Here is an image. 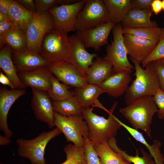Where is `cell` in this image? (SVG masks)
Here are the masks:
<instances>
[{
    "label": "cell",
    "instance_id": "7c38bea8",
    "mask_svg": "<svg viewBox=\"0 0 164 164\" xmlns=\"http://www.w3.org/2000/svg\"><path fill=\"white\" fill-rule=\"evenodd\" d=\"M48 66L52 74L59 80L69 86L78 88L89 84L78 70L68 61L51 63Z\"/></svg>",
    "mask_w": 164,
    "mask_h": 164
},
{
    "label": "cell",
    "instance_id": "d590c367",
    "mask_svg": "<svg viewBox=\"0 0 164 164\" xmlns=\"http://www.w3.org/2000/svg\"><path fill=\"white\" fill-rule=\"evenodd\" d=\"M153 96L158 108L157 113L158 117L160 119L164 120V91L159 89Z\"/></svg>",
    "mask_w": 164,
    "mask_h": 164
},
{
    "label": "cell",
    "instance_id": "f5cc1de1",
    "mask_svg": "<svg viewBox=\"0 0 164 164\" xmlns=\"http://www.w3.org/2000/svg\"><path fill=\"white\" fill-rule=\"evenodd\" d=\"M0 164H5L3 163H0Z\"/></svg>",
    "mask_w": 164,
    "mask_h": 164
},
{
    "label": "cell",
    "instance_id": "52a82bcc",
    "mask_svg": "<svg viewBox=\"0 0 164 164\" xmlns=\"http://www.w3.org/2000/svg\"><path fill=\"white\" fill-rule=\"evenodd\" d=\"M68 37L64 32L53 29L44 37L40 54L50 63L68 61Z\"/></svg>",
    "mask_w": 164,
    "mask_h": 164
},
{
    "label": "cell",
    "instance_id": "4dcf8cb0",
    "mask_svg": "<svg viewBox=\"0 0 164 164\" xmlns=\"http://www.w3.org/2000/svg\"><path fill=\"white\" fill-rule=\"evenodd\" d=\"M52 87L47 92L50 98L53 101L64 100L74 96L73 91L70 90L69 86L61 83L53 75L51 77Z\"/></svg>",
    "mask_w": 164,
    "mask_h": 164
},
{
    "label": "cell",
    "instance_id": "c3c4849f",
    "mask_svg": "<svg viewBox=\"0 0 164 164\" xmlns=\"http://www.w3.org/2000/svg\"><path fill=\"white\" fill-rule=\"evenodd\" d=\"M70 164H80L79 163L76 161H73Z\"/></svg>",
    "mask_w": 164,
    "mask_h": 164
},
{
    "label": "cell",
    "instance_id": "9a60e30c",
    "mask_svg": "<svg viewBox=\"0 0 164 164\" xmlns=\"http://www.w3.org/2000/svg\"><path fill=\"white\" fill-rule=\"evenodd\" d=\"M123 39L128 54L140 63L148 56L158 43L128 34H123Z\"/></svg>",
    "mask_w": 164,
    "mask_h": 164
},
{
    "label": "cell",
    "instance_id": "b9f144b4",
    "mask_svg": "<svg viewBox=\"0 0 164 164\" xmlns=\"http://www.w3.org/2000/svg\"><path fill=\"white\" fill-rule=\"evenodd\" d=\"M0 82L4 85L8 86L12 89H16L9 79L3 73L1 70L0 72Z\"/></svg>",
    "mask_w": 164,
    "mask_h": 164
},
{
    "label": "cell",
    "instance_id": "ffe728a7",
    "mask_svg": "<svg viewBox=\"0 0 164 164\" xmlns=\"http://www.w3.org/2000/svg\"><path fill=\"white\" fill-rule=\"evenodd\" d=\"M12 57L16 68L21 72L47 66L50 63L41 54L27 50L21 53H13Z\"/></svg>",
    "mask_w": 164,
    "mask_h": 164
},
{
    "label": "cell",
    "instance_id": "277c9868",
    "mask_svg": "<svg viewBox=\"0 0 164 164\" xmlns=\"http://www.w3.org/2000/svg\"><path fill=\"white\" fill-rule=\"evenodd\" d=\"M61 132L57 127L43 132L30 139L19 138L16 141L18 155L28 159L32 164H46L44 157L46 147L49 142Z\"/></svg>",
    "mask_w": 164,
    "mask_h": 164
},
{
    "label": "cell",
    "instance_id": "8fae6325",
    "mask_svg": "<svg viewBox=\"0 0 164 164\" xmlns=\"http://www.w3.org/2000/svg\"><path fill=\"white\" fill-rule=\"evenodd\" d=\"M68 62L74 66L85 77V73L92 64L94 59L98 57L95 53H91L77 34L68 37Z\"/></svg>",
    "mask_w": 164,
    "mask_h": 164
},
{
    "label": "cell",
    "instance_id": "d4e9b609",
    "mask_svg": "<svg viewBox=\"0 0 164 164\" xmlns=\"http://www.w3.org/2000/svg\"><path fill=\"white\" fill-rule=\"evenodd\" d=\"M117 120L121 126L126 129L136 141L141 143L146 147L156 164H164V156L162 153L160 149L161 143L159 140L154 139L152 144L150 145L147 142L142 133L126 125L117 118Z\"/></svg>",
    "mask_w": 164,
    "mask_h": 164
},
{
    "label": "cell",
    "instance_id": "7a4b0ae2",
    "mask_svg": "<svg viewBox=\"0 0 164 164\" xmlns=\"http://www.w3.org/2000/svg\"><path fill=\"white\" fill-rule=\"evenodd\" d=\"M157 110L153 96L138 98L126 107L120 108L119 110L132 128L137 130H142L151 138L153 118Z\"/></svg>",
    "mask_w": 164,
    "mask_h": 164
},
{
    "label": "cell",
    "instance_id": "5bb4252c",
    "mask_svg": "<svg viewBox=\"0 0 164 164\" xmlns=\"http://www.w3.org/2000/svg\"><path fill=\"white\" fill-rule=\"evenodd\" d=\"M115 25L109 21L92 29L77 31L76 34L86 48H92L99 50L101 46L108 45V36Z\"/></svg>",
    "mask_w": 164,
    "mask_h": 164
},
{
    "label": "cell",
    "instance_id": "74e56055",
    "mask_svg": "<svg viewBox=\"0 0 164 164\" xmlns=\"http://www.w3.org/2000/svg\"><path fill=\"white\" fill-rule=\"evenodd\" d=\"M152 62L159 78L160 89L164 91V64L160 60Z\"/></svg>",
    "mask_w": 164,
    "mask_h": 164
},
{
    "label": "cell",
    "instance_id": "484cf974",
    "mask_svg": "<svg viewBox=\"0 0 164 164\" xmlns=\"http://www.w3.org/2000/svg\"><path fill=\"white\" fill-rule=\"evenodd\" d=\"M35 13L26 9L17 0H10L9 17L15 25L25 33Z\"/></svg>",
    "mask_w": 164,
    "mask_h": 164
},
{
    "label": "cell",
    "instance_id": "f907efd6",
    "mask_svg": "<svg viewBox=\"0 0 164 164\" xmlns=\"http://www.w3.org/2000/svg\"><path fill=\"white\" fill-rule=\"evenodd\" d=\"M160 61L164 64V58L160 60Z\"/></svg>",
    "mask_w": 164,
    "mask_h": 164
},
{
    "label": "cell",
    "instance_id": "3957f363",
    "mask_svg": "<svg viewBox=\"0 0 164 164\" xmlns=\"http://www.w3.org/2000/svg\"><path fill=\"white\" fill-rule=\"evenodd\" d=\"M134 63L135 77L125 93L126 105L134 100L145 96H153L160 88L159 78L152 62L147 64L144 69L140 63L130 57Z\"/></svg>",
    "mask_w": 164,
    "mask_h": 164
},
{
    "label": "cell",
    "instance_id": "6da1fadb",
    "mask_svg": "<svg viewBox=\"0 0 164 164\" xmlns=\"http://www.w3.org/2000/svg\"><path fill=\"white\" fill-rule=\"evenodd\" d=\"M118 102H115L109 110V117L106 118L93 112V107L82 108V112L88 128V139L93 146L106 143L110 139L115 138L121 126L113 113Z\"/></svg>",
    "mask_w": 164,
    "mask_h": 164
},
{
    "label": "cell",
    "instance_id": "8992f818",
    "mask_svg": "<svg viewBox=\"0 0 164 164\" xmlns=\"http://www.w3.org/2000/svg\"><path fill=\"white\" fill-rule=\"evenodd\" d=\"M110 21L107 8L102 0H86L85 5L76 17V30L92 29Z\"/></svg>",
    "mask_w": 164,
    "mask_h": 164
},
{
    "label": "cell",
    "instance_id": "ac0fdd59",
    "mask_svg": "<svg viewBox=\"0 0 164 164\" xmlns=\"http://www.w3.org/2000/svg\"><path fill=\"white\" fill-rule=\"evenodd\" d=\"M114 73L111 61L105 56L97 57L87 70L85 77L89 84L99 85Z\"/></svg>",
    "mask_w": 164,
    "mask_h": 164
},
{
    "label": "cell",
    "instance_id": "1f68e13d",
    "mask_svg": "<svg viewBox=\"0 0 164 164\" xmlns=\"http://www.w3.org/2000/svg\"><path fill=\"white\" fill-rule=\"evenodd\" d=\"M163 28L158 27L137 29L122 28L123 34H128L134 36L158 43Z\"/></svg>",
    "mask_w": 164,
    "mask_h": 164
},
{
    "label": "cell",
    "instance_id": "e0dca14e",
    "mask_svg": "<svg viewBox=\"0 0 164 164\" xmlns=\"http://www.w3.org/2000/svg\"><path fill=\"white\" fill-rule=\"evenodd\" d=\"M26 93V91L23 89H0V129L5 136L9 138L12 135L13 133L9 129L8 125V114L14 103Z\"/></svg>",
    "mask_w": 164,
    "mask_h": 164
},
{
    "label": "cell",
    "instance_id": "ba28073f",
    "mask_svg": "<svg viewBox=\"0 0 164 164\" xmlns=\"http://www.w3.org/2000/svg\"><path fill=\"white\" fill-rule=\"evenodd\" d=\"M54 29L53 18L48 12H36L26 31L27 50L40 54L42 42L45 35Z\"/></svg>",
    "mask_w": 164,
    "mask_h": 164
},
{
    "label": "cell",
    "instance_id": "f1b7e54d",
    "mask_svg": "<svg viewBox=\"0 0 164 164\" xmlns=\"http://www.w3.org/2000/svg\"><path fill=\"white\" fill-rule=\"evenodd\" d=\"M54 111L64 116L82 114V108L77 99L73 97L61 101L52 102Z\"/></svg>",
    "mask_w": 164,
    "mask_h": 164
},
{
    "label": "cell",
    "instance_id": "7402d4cb",
    "mask_svg": "<svg viewBox=\"0 0 164 164\" xmlns=\"http://www.w3.org/2000/svg\"><path fill=\"white\" fill-rule=\"evenodd\" d=\"M152 12V10L132 8L122 22V27L134 29L158 27L156 21L150 19Z\"/></svg>",
    "mask_w": 164,
    "mask_h": 164
},
{
    "label": "cell",
    "instance_id": "f546056e",
    "mask_svg": "<svg viewBox=\"0 0 164 164\" xmlns=\"http://www.w3.org/2000/svg\"><path fill=\"white\" fill-rule=\"evenodd\" d=\"M93 146L101 164H119L126 159L121 154L114 151L107 143Z\"/></svg>",
    "mask_w": 164,
    "mask_h": 164
},
{
    "label": "cell",
    "instance_id": "f35d334b",
    "mask_svg": "<svg viewBox=\"0 0 164 164\" xmlns=\"http://www.w3.org/2000/svg\"><path fill=\"white\" fill-rule=\"evenodd\" d=\"M15 25L14 22L9 18L0 22V38L2 37L10 31Z\"/></svg>",
    "mask_w": 164,
    "mask_h": 164
},
{
    "label": "cell",
    "instance_id": "ee69618b",
    "mask_svg": "<svg viewBox=\"0 0 164 164\" xmlns=\"http://www.w3.org/2000/svg\"><path fill=\"white\" fill-rule=\"evenodd\" d=\"M66 160L60 164H70L73 161H76L78 162L77 157L74 155L69 153H66Z\"/></svg>",
    "mask_w": 164,
    "mask_h": 164
},
{
    "label": "cell",
    "instance_id": "5b68a950",
    "mask_svg": "<svg viewBox=\"0 0 164 164\" xmlns=\"http://www.w3.org/2000/svg\"><path fill=\"white\" fill-rule=\"evenodd\" d=\"M54 116L55 126L64 134L67 141L84 147L85 140L88 138L89 131L82 114L66 117L54 112Z\"/></svg>",
    "mask_w": 164,
    "mask_h": 164
},
{
    "label": "cell",
    "instance_id": "836d02e7",
    "mask_svg": "<svg viewBox=\"0 0 164 164\" xmlns=\"http://www.w3.org/2000/svg\"><path fill=\"white\" fill-rule=\"evenodd\" d=\"M78 1L73 0H35L34 2L36 12H48L51 8L55 6L69 4Z\"/></svg>",
    "mask_w": 164,
    "mask_h": 164
},
{
    "label": "cell",
    "instance_id": "4fadbf2b",
    "mask_svg": "<svg viewBox=\"0 0 164 164\" xmlns=\"http://www.w3.org/2000/svg\"><path fill=\"white\" fill-rule=\"evenodd\" d=\"M31 105L36 119L51 128L55 126L54 111L52 102L47 92L32 88Z\"/></svg>",
    "mask_w": 164,
    "mask_h": 164
},
{
    "label": "cell",
    "instance_id": "d6986e66",
    "mask_svg": "<svg viewBox=\"0 0 164 164\" xmlns=\"http://www.w3.org/2000/svg\"><path fill=\"white\" fill-rule=\"evenodd\" d=\"M131 80V73L121 72L114 73L99 86L110 96L117 97L125 93Z\"/></svg>",
    "mask_w": 164,
    "mask_h": 164
},
{
    "label": "cell",
    "instance_id": "7bdbcfd3",
    "mask_svg": "<svg viewBox=\"0 0 164 164\" xmlns=\"http://www.w3.org/2000/svg\"><path fill=\"white\" fill-rule=\"evenodd\" d=\"M152 12L156 15H158L162 10V1L160 0H153L151 4Z\"/></svg>",
    "mask_w": 164,
    "mask_h": 164
},
{
    "label": "cell",
    "instance_id": "83f0119b",
    "mask_svg": "<svg viewBox=\"0 0 164 164\" xmlns=\"http://www.w3.org/2000/svg\"><path fill=\"white\" fill-rule=\"evenodd\" d=\"M109 146L115 152L121 154L124 158L133 164H156L152 156L143 149L140 148L142 156H140L137 152L135 156L131 155L125 151L119 148L117 144V140L114 138L110 139L108 142Z\"/></svg>",
    "mask_w": 164,
    "mask_h": 164
},
{
    "label": "cell",
    "instance_id": "4316f807",
    "mask_svg": "<svg viewBox=\"0 0 164 164\" xmlns=\"http://www.w3.org/2000/svg\"><path fill=\"white\" fill-rule=\"evenodd\" d=\"M107 8L110 21L115 24L122 22L132 9L131 0H103Z\"/></svg>",
    "mask_w": 164,
    "mask_h": 164
},
{
    "label": "cell",
    "instance_id": "681fc988",
    "mask_svg": "<svg viewBox=\"0 0 164 164\" xmlns=\"http://www.w3.org/2000/svg\"><path fill=\"white\" fill-rule=\"evenodd\" d=\"M162 9L164 11V0H163L162 1Z\"/></svg>",
    "mask_w": 164,
    "mask_h": 164
},
{
    "label": "cell",
    "instance_id": "8d00e7d4",
    "mask_svg": "<svg viewBox=\"0 0 164 164\" xmlns=\"http://www.w3.org/2000/svg\"><path fill=\"white\" fill-rule=\"evenodd\" d=\"M153 0H131L132 8L140 10H152L151 4Z\"/></svg>",
    "mask_w": 164,
    "mask_h": 164
},
{
    "label": "cell",
    "instance_id": "603a6c76",
    "mask_svg": "<svg viewBox=\"0 0 164 164\" xmlns=\"http://www.w3.org/2000/svg\"><path fill=\"white\" fill-rule=\"evenodd\" d=\"M12 53L6 45L2 49L0 52V67L16 89H23L26 87L17 73V70L12 57Z\"/></svg>",
    "mask_w": 164,
    "mask_h": 164
},
{
    "label": "cell",
    "instance_id": "2e32d148",
    "mask_svg": "<svg viewBox=\"0 0 164 164\" xmlns=\"http://www.w3.org/2000/svg\"><path fill=\"white\" fill-rule=\"evenodd\" d=\"M53 75L47 66L29 71L20 72L19 76L26 87H29L48 92L51 88V79Z\"/></svg>",
    "mask_w": 164,
    "mask_h": 164
},
{
    "label": "cell",
    "instance_id": "f6af8a7d",
    "mask_svg": "<svg viewBox=\"0 0 164 164\" xmlns=\"http://www.w3.org/2000/svg\"><path fill=\"white\" fill-rule=\"evenodd\" d=\"M11 143L10 138L4 136L0 135V145L1 146L7 145Z\"/></svg>",
    "mask_w": 164,
    "mask_h": 164
},
{
    "label": "cell",
    "instance_id": "cb8c5ba5",
    "mask_svg": "<svg viewBox=\"0 0 164 164\" xmlns=\"http://www.w3.org/2000/svg\"><path fill=\"white\" fill-rule=\"evenodd\" d=\"M0 47L6 44L13 53L27 51V41L25 32L15 25L4 36L0 38Z\"/></svg>",
    "mask_w": 164,
    "mask_h": 164
},
{
    "label": "cell",
    "instance_id": "816d5d0a",
    "mask_svg": "<svg viewBox=\"0 0 164 164\" xmlns=\"http://www.w3.org/2000/svg\"><path fill=\"white\" fill-rule=\"evenodd\" d=\"M163 20H164V22H163V25H164V15L163 17Z\"/></svg>",
    "mask_w": 164,
    "mask_h": 164
},
{
    "label": "cell",
    "instance_id": "d6a6232c",
    "mask_svg": "<svg viewBox=\"0 0 164 164\" xmlns=\"http://www.w3.org/2000/svg\"><path fill=\"white\" fill-rule=\"evenodd\" d=\"M164 58V28L156 46L148 56L142 62V67L144 68L148 63Z\"/></svg>",
    "mask_w": 164,
    "mask_h": 164
},
{
    "label": "cell",
    "instance_id": "9c48e42d",
    "mask_svg": "<svg viewBox=\"0 0 164 164\" xmlns=\"http://www.w3.org/2000/svg\"><path fill=\"white\" fill-rule=\"evenodd\" d=\"M121 23L116 24L112 29L113 40L106 48L105 56L111 62L114 73L126 72L131 73L134 67L129 62L124 44Z\"/></svg>",
    "mask_w": 164,
    "mask_h": 164
},
{
    "label": "cell",
    "instance_id": "e575fe53",
    "mask_svg": "<svg viewBox=\"0 0 164 164\" xmlns=\"http://www.w3.org/2000/svg\"><path fill=\"white\" fill-rule=\"evenodd\" d=\"M84 164H101L94 146L88 138L84 141Z\"/></svg>",
    "mask_w": 164,
    "mask_h": 164
},
{
    "label": "cell",
    "instance_id": "44dd1931",
    "mask_svg": "<svg viewBox=\"0 0 164 164\" xmlns=\"http://www.w3.org/2000/svg\"><path fill=\"white\" fill-rule=\"evenodd\" d=\"M74 96L81 108L98 107L106 112L108 110L98 101V98L104 91L99 85L88 84L80 87L76 88L73 91Z\"/></svg>",
    "mask_w": 164,
    "mask_h": 164
},
{
    "label": "cell",
    "instance_id": "bcb514c9",
    "mask_svg": "<svg viewBox=\"0 0 164 164\" xmlns=\"http://www.w3.org/2000/svg\"><path fill=\"white\" fill-rule=\"evenodd\" d=\"M8 17L0 12V22L5 20Z\"/></svg>",
    "mask_w": 164,
    "mask_h": 164
},
{
    "label": "cell",
    "instance_id": "30bf717a",
    "mask_svg": "<svg viewBox=\"0 0 164 164\" xmlns=\"http://www.w3.org/2000/svg\"><path fill=\"white\" fill-rule=\"evenodd\" d=\"M86 0L54 6L48 12L53 20L54 29L67 34L76 30V17L83 8Z\"/></svg>",
    "mask_w": 164,
    "mask_h": 164
},
{
    "label": "cell",
    "instance_id": "ab89813d",
    "mask_svg": "<svg viewBox=\"0 0 164 164\" xmlns=\"http://www.w3.org/2000/svg\"><path fill=\"white\" fill-rule=\"evenodd\" d=\"M17 1L27 10L34 13L36 12L37 9L34 1L32 0H18Z\"/></svg>",
    "mask_w": 164,
    "mask_h": 164
},
{
    "label": "cell",
    "instance_id": "60d3db41",
    "mask_svg": "<svg viewBox=\"0 0 164 164\" xmlns=\"http://www.w3.org/2000/svg\"><path fill=\"white\" fill-rule=\"evenodd\" d=\"M10 2V0H0V12L9 18Z\"/></svg>",
    "mask_w": 164,
    "mask_h": 164
},
{
    "label": "cell",
    "instance_id": "7dc6e473",
    "mask_svg": "<svg viewBox=\"0 0 164 164\" xmlns=\"http://www.w3.org/2000/svg\"><path fill=\"white\" fill-rule=\"evenodd\" d=\"M131 163L130 162L126 159L125 160L119 164H131Z\"/></svg>",
    "mask_w": 164,
    "mask_h": 164
}]
</instances>
